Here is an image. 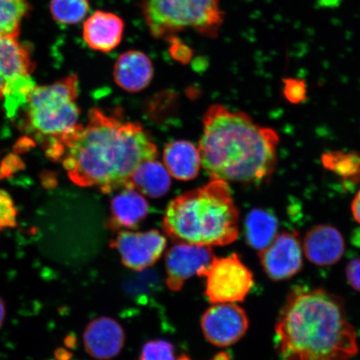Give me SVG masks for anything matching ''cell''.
Masks as SVG:
<instances>
[{
  "label": "cell",
  "mask_w": 360,
  "mask_h": 360,
  "mask_svg": "<svg viewBox=\"0 0 360 360\" xmlns=\"http://www.w3.org/2000/svg\"><path fill=\"white\" fill-rule=\"evenodd\" d=\"M157 158V146L141 124L94 108L88 124L68 138L63 165L77 186L111 193L133 186L139 165Z\"/></svg>",
  "instance_id": "1"
},
{
  "label": "cell",
  "mask_w": 360,
  "mask_h": 360,
  "mask_svg": "<svg viewBox=\"0 0 360 360\" xmlns=\"http://www.w3.org/2000/svg\"><path fill=\"white\" fill-rule=\"evenodd\" d=\"M283 360H349L359 352L358 336L344 300L323 289L296 287L276 325Z\"/></svg>",
  "instance_id": "2"
},
{
  "label": "cell",
  "mask_w": 360,
  "mask_h": 360,
  "mask_svg": "<svg viewBox=\"0 0 360 360\" xmlns=\"http://www.w3.org/2000/svg\"><path fill=\"white\" fill-rule=\"evenodd\" d=\"M202 127L201 164L211 179L259 184L271 177L280 143L276 130L220 105L207 110Z\"/></svg>",
  "instance_id": "3"
},
{
  "label": "cell",
  "mask_w": 360,
  "mask_h": 360,
  "mask_svg": "<svg viewBox=\"0 0 360 360\" xmlns=\"http://www.w3.org/2000/svg\"><path fill=\"white\" fill-rule=\"evenodd\" d=\"M240 213L227 182L211 179L205 186L179 195L165 210L164 231L176 243L224 246L238 236Z\"/></svg>",
  "instance_id": "4"
},
{
  "label": "cell",
  "mask_w": 360,
  "mask_h": 360,
  "mask_svg": "<svg viewBox=\"0 0 360 360\" xmlns=\"http://www.w3.org/2000/svg\"><path fill=\"white\" fill-rule=\"evenodd\" d=\"M78 87L75 75L44 86L36 85L25 106L27 124L55 161L64 158L66 139L79 125Z\"/></svg>",
  "instance_id": "5"
},
{
  "label": "cell",
  "mask_w": 360,
  "mask_h": 360,
  "mask_svg": "<svg viewBox=\"0 0 360 360\" xmlns=\"http://www.w3.org/2000/svg\"><path fill=\"white\" fill-rule=\"evenodd\" d=\"M142 11L157 39L173 38L186 30L214 38L224 20L219 0H142Z\"/></svg>",
  "instance_id": "6"
},
{
  "label": "cell",
  "mask_w": 360,
  "mask_h": 360,
  "mask_svg": "<svg viewBox=\"0 0 360 360\" xmlns=\"http://www.w3.org/2000/svg\"><path fill=\"white\" fill-rule=\"evenodd\" d=\"M201 276L206 278L207 298L215 304L243 301L254 285L253 274L236 254L215 257Z\"/></svg>",
  "instance_id": "7"
},
{
  "label": "cell",
  "mask_w": 360,
  "mask_h": 360,
  "mask_svg": "<svg viewBox=\"0 0 360 360\" xmlns=\"http://www.w3.org/2000/svg\"><path fill=\"white\" fill-rule=\"evenodd\" d=\"M303 245L298 232L283 231L259 251L260 264L274 281L289 280L303 268Z\"/></svg>",
  "instance_id": "8"
},
{
  "label": "cell",
  "mask_w": 360,
  "mask_h": 360,
  "mask_svg": "<svg viewBox=\"0 0 360 360\" xmlns=\"http://www.w3.org/2000/svg\"><path fill=\"white\" fill-rule=\"evenodd\" d=\"M166 238L159 231H120L111 242L118 250L121 261L134 271H143L154 265L165 250Z\"/></svg>",
  "instance_id": "9"
},
{
  "label": "cell",
  "mask_w": 360,
  "mask_h": 360,
  "mask_svg": "<svg viewBox=\"0 0 360 360\" xmlns=\"http://www.w3.org/2000/svg\"><path fill=\"white\" fill-rule=\"evenodd\" d=\"M202 333L211 344L219 347L236 344L249 328L244 309L236 304H217L202 315Z\"/></svg>",
  "instance_id": "10"
},
{
  "label": "cell",
  "mask_w": 360,
  "mask_h": 360,
  "mask_svg": "<svg viewBox=\"0 0 360 360\" xmlns=\"http://www.w3.org/2000/svg\"><path fill=\"white\" fill-rule=\"evenodd\" d=\"M214 258L210 247L177 243L166 253V285L170 290L179 291L188 278L201 276Z\"/></svg>",
  "instance_id": "11"
},
{
  "label": "cell",
  "mask_w": 360,
  "mask_h": 360,
  "mask_svg": "<svg viewBox=\"0 0 360 360\" xmlns=\"http://www.w3.org/2000/svg\"><path fill=\"white\" fill-rule=\"evenodd\" d=\"M305 257L317 266L335 264L343 257L345 238L339 229L331 225L321 224L310 229L302 243Z\"/></svg>",
  "instance_id": "12"
},
{
  "label": "cell",
  "mask_w": 360,
  "mask_h": 360,
  "mask_svg": "<svg viewBox=\"0 0 360 360\" xmlns=\"http://www.w3.org/2000/svg\"><path fill=\"white\" fill-rule=\"evenodd\" d=\"M125 341L123 328L109 317L94 319L84 332V345L94 359L109 360L122 350Z\"/></svg>",
  "instance_id": "13"
},
{
  "label": "cell",
  "mask_w": 360,
  "mask_h": 360,
  "mask_svg": "<svg viewBox=\"0 0 360 360\" xmlns=\"http://www.w3.org/2000/svg\"><path fill=\"white\" fill-rule=\"evenodd\" d=\"M124 29V22L118 15L98 11L84 22L83 37L90 49L108 53L121 43Z\"/></svg>",
  "instance_id": "14"
},
{
  "label": "cell",
  "mask_w": 360,
  "mask_h": 360,
  "mask_svg": "<svg viewBox=\"0 0 360 360\" xmlns=\"http://www.w3.org/2000/svg\"><path fill=\"white\" fill-rule=\"evenodd\" d=\"M110 210L108 226L112 231H132L147 217L148 204L141 192L128 186L112 198Z\"/></svg>",
  "instance_id": "15"
},
{
  "label": "cell",
  "mask_w": 360,
  "mask_h": 360,
  "mask_svg": "<svg viewBox=\"0 0 360 360\" xmlns=\"http://www.w3.org/2000/svg\"><path fill=\"white\" fill-rule=\"evenodd\" d=\"M154 77V66L145 53L129 51L120 56L114 68L115 83L129 93L146 89Z\"/></svg>",
  "instance_id": "16"
},
{
  "label": "cell",
  "mask_w": 360,
  "mask_h": 360,
  "mask_svg": "<svg viewBox=\"0 0 360 360\" xmlns=\"http://www.w3.org/2000/svg\"><path fill=\"white\" fill-rule=\"evenodd\" d=\"M163 160L170 176L183 181L195 179L202 165L199 148L186 141L169 143Z\"/></svg>",
  "instance_id": "17"
},
{
  "label": "cell",
  "mask_w": 360,
  "mask_h": 360,
  "mask_svg": "<svg viewBox=\"0 0 360 360\" xmlns=\"http://www.w3.org/2000/svg\"><path fill=\"white\" fill-rule=\"evenodd\" d=\"M34 68L27 47L16 39H0V74L6 82L30 76Z\"/></svg>",
  "instance_id": "18"
},
{
  "label": "cell",
  "mask_w": 360,
  "mask_h": 360,
  "mask_svg": "<svg viewBox=\"0 0 360 360\" xmlns=\"http://www.w3.org/2000/svg\"><path fill=\"white\" fill-rule=\"evenodd\" d=\"M131 183L142 195L157 199L169 191L171 179L165 166L155 160L139 165L133 175Z\"/></svg>",
  "instance_id": "19"
},
{
  "label": "cell",
  "mask_w": 360,
  "mask_h": 360,
  "mask_svg": "<svg viewBox=\"0 0 360 360\" xmlns=\"http://www.w3.org/2000/svg\"><path fill=\"white\" fill-rule=\"evenodd\" d=\"M278 222L276 216L263 209H254L248 214L245 233L248 245L263 250L277 236Z\"/></svg>",
  "instance_id": "20"
},
{
  "label": "cell",
  "mask_w": 360,
  "mask_h": 360,
  "mask_svg": "<svg viewBox=\"0 0 360 360\" xmlns=\"http://www.w3.org/2000/svg\"><path fill=\"white\" fill-rule=\"evenodd\" d=\"M323 168L347 184L360 182V152L335 150L321 157Z\"/></svg>",
  "instance_id": "21"
},
{
  "label": "cell",
  "mask_w": 360,
  "mask_h": 360,
  "mask_svg": "<svg viewBox=\"0 0 360 360\" xmlns=\"http://www.w3.org/2000/svg\"><path fill=\"white\" fill-rule=\"evenodd\" d=\"M30 11V0H0V39H17Z\"/></svg>",
  "instance_id": "22"
},
{
  "label": "cell",
  "mask_w": 360,
  "mask_h": 360,
  "mask_svg": "<svg viewBox=\"0 0 360 360\" xmlns=\"http://www.w3.org/2000/svg\"><path fill=\"white\" fill-rule=\"evenodd\" d=\"M36 86L31 76L21 77L6 82L4 90V109L8 117L17 115L21 108L26 106L30 94Z\"/></svg>",
  "instance_id": "23"
},
{
  "label": "cell",
  "mask_w": 360,
  "mask_h": 360,
  "mask_svg": "<svg viewBox=\"0 0 360 360\" xmlns=\"http://www.w3.org/2000/svg\"><path fill=\"white\" fill-rule=\"evenodd\" d=\"M53 20L62 25H75L82 21L89 11V0H51Z\"/></svg>",
  "instance_id": "24"
},
{
  "label": "cell",
  "mask_w": 360,
  "mask_h": 360,
  "mask_svg": "<svg viewBox=\"0 0 360 360\" xmlns=\"http://www.w3.org/2000/svg\"><path fill=\"white\" fill-rule=\"evenodd\" d=\"M139 360H176L174 347L165 340H151L143 345Z\"/></svg>",
  "instance_id": "25"
},
{
  "label": "cell",
  "mask_w": 360,
  "mask_h": 360,
  "mask_svg": "<svg viewBox=\"0 0 360 360\" xmlns=\"http://www.w3.org/2000/svg\"><path fill=\"white\" fill-rule=\"evenodd\" d=\"M17 213L11 196L0 190V229L15 227Z\"/></svg>",
  "instance_id": "26"
},
{
  "label": "cell",
  "mask_w": 360,
  "mask_h": 360,
  "mask_svg": "<svg viewBox=\"0 0 360 360\" xmlns=\"http://www.w3.org/2000/svg\"><path fill=\"white\" fill-rule=\"evenodd\" d=\"M283 93L288 101L297 105L307 98V87L303 80L288 78L283 80Z\"/></svg>",
  "instance_id": "27"
},
{
  "label": "cell",
  "mask_w": 360,
  "mask_h": 360,
  "mask_svg": "<svg viewBox=\"0 0 360 360\" xmlns=\"http://www.w3.org/2000/svg\"><path fill=\"white\" fill-rule=\"evenodd\" d=\"M346 277L351 287L360 292V259L350 261L346 267Z\"/></svg>",
  "instance_id": "28"
},
{
  "label": "cell",
  "mask_w": 360,
  "mask_h": 360,
  "mask_svg": "<svg viewBox=\"0 0 360 360\" xmlns=\"http://www.w3.org/2000/svg\"><path fill=\"white\" fill-rule=\"evenodd\" d=\"M351 212H352L355 221L360 224V188L351 204Z\"/></svg>",
  "instance_id": "29"
},
{
  "label": "cell",
  "mask_w": 360,
  "mask_h": 360,
  "mask_svg": "<svg viewBox=\"0 0 360 360\" xmlns=\"http://www.w3.org/2000/svg\"><path fill=\"white\" fill-rule=\"evenodd\" d=\"M6 304H4V300L0 298V327L2 326L4 321H6Z\"/></svg>",
  "instance_id": "30"
},
{
  "label": "cell",
  "mask_w": 360,
  "mask_h": 360,
  "mask_svg": "<svg viewBox=\"0 0 360 360\" xmlns=\"http://www.w3.org/2000/svg\"><path fill=\"white\" fill-rule=\"evenodd\" d=\"M6 87V80L4 79L1 74H0V101L3 100L4 90Z\"/></svg>",
  "instance_id": "31"
},
{
  "label": "cell",
  "mask_w": 360,
  "mask_h": 360,
  "mask_svg": "<svg viewBox=\"0 0 360 360\" xmlns=\"http://www.w3.org/2000/svg\"><path fill=\"white\" fill-rule=\"evenodd\" d=\"M179 360H191L186 356H182ZM214 360H229V355L226 353H221L215 357Z\"/></svg>",
  "instance_id": "32"
}]
</instances>
